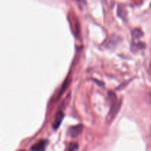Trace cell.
I'll use <instances>...</instances> for the list:
<instances>
[{"label":"cell","mask_w":151,"mask_h":151,"mask_svg":"<svg viewBox=\"0 0 151 151\" xmlns=\"http://www.w3.org/2000/svg\"><path fill=\"white\" fill-rule=\"evenodd\" d=\"M63 116H64V114L62 111H58L57 114H56L55 116L54 122L52 123V127L54 128V129H57L59 126L61 124L62 121H63Z\"/></svg>","instance_id":"cell-4"},{"label":"cell","mask_w":151,"mask_h":151,"mask_svg":"<svg viewBox=\"0 0 151 151\" xmlns=\"http://www.w3.org/2000/svg\"><path fill=\"white\" fill-rule=\"evenodd\" d=\"M121 104H122V100H115L114 103H112L111 106L110 108V110H109V114L106 116V122L107 124H110L112 121L114 119V118L116 117V114L119 112V109H120Z\"/></svg>","instance_id":"cell-1"},{"label":"cell","mask_w":151,"mask_h":151,"mask_svg":"<svg viewBox=\"0 0 151 151\" xmlns=\"http://www.w3.org/2000/svg\"><path fill=\"white\" fill-rule=\"evenodd\" d=\"M150 100H151V93H150Z\"/></svg>","instance_id":"cell-10"},{"label":"cell","mask_w":151,"mask_h":151,"mask_svg":"<svg viewBox=\"0 0 151 151\" xmlns=\"http://www.w3.org/2000/svg\"><path fill=\"white\" fill-rule=\"evenodd\" d=\"M117 14L120 16L122 19H126L127 18V10L123 5H119L117 8Z\"/></svg>","instance_id":"cell-7"},{"label":"cell","mask_w":151,"mask_h":151,"mask_svg":"<svg viewBox=\"0 0 151 151\" xmlns=\"http://www.w3.org/2000/svg\"><path fill=\"white\" fill-rule=\"evenodd\" d=\"M78 149V144L75 142H72L69 145L68 151H76Z\"/></svg>","instance_id":"cell-8"},{"label":"cell","mask_w":151,"mask_h":151,"mask_svg":"<svg viewBox=\"0 0 151 151\" xmlns=\"http://www.w3.org/2000/svg\"><path fill=\"white\" fill-rule=\"evenodd\" d=\"M47 144V140H39L31 147V151H43Z\"/></svg>","instance_id":"cell-3"},{"label":"cell","mask_w":151,"mask_h":151,"mask_svg":"<svg viewBox=\"0 0 151 151\" xmlns=\"http://www.w3.org/2000/svg\"><path fill=\"white\" fill-rule=\"evenodd\" d=\"M71 80L72 79H70V78H69V77L66 78V79L65 80L64 82H63V84H62V86H61V87H60V90H59L58 93L57 94V99L59 98V97L62 95V94H63V93L66 91V88H67L68 86H69V83H70V82H71Z\"/></svg>","instance_id":"cell-5"},{"label":"cell","mask_w":151,"mask_h":151,"mask_svg":"<svg viewBox=\"0 0 151 151\" xmlns=\"http://www.w3.org/2000/svg\"><path fill=\"white\" fill-rule=\"evenodd\" d=\"M143 35V32L139 28H135L131 32V36L133 40H138Z\"/></svg>","instance_id":"cell-6"},{"label":"cell","mask_w":151,"mask_h":151,"mask_svg":"<svg viewBox=\"0 0 151 151\" xmlns=\"http://www.w3.org/2000/svg\"><path fill=\"white\" fill-rule=\"evenodd\" d=\"M83 129V126L81 124L78 125H75V126H72L71 128H69V134L71 137L75 138V137H78L80 134H81Z\"/></svg>","instance_id":"cell-2"},{"label":"cell","mask_w":151,"mask_h":151,"mask_svg":"<svg viewBox=\"0 0 151 151\" xmlns=\"http://www.w3.org/2000/svg\"><path fill=\"white\" fill-rule=\"evenodd\" d=\"M145 44L142 42H138L135 44H132V49H134V47H135V50H139V49H142L145 48Z\"/></svg>","instance_id":"cell-9"}]
</instances>
